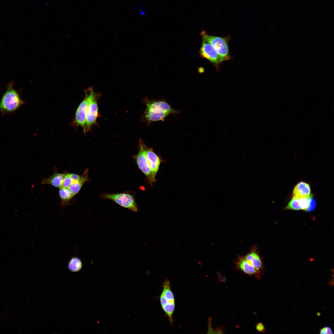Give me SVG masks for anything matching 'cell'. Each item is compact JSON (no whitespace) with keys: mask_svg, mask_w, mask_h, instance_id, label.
I'll return each instance as SVG.
<instances>
[{"mask_svg":"<svg viewBox=\"0 0 334 334\" xmlns=\"http://www.w3.org/2000/svg\"><path fill=\"white\" fill-rule=\"evenodd\" d=\"M144 101L146 105L144 117L148 122L163 120L169 114L177 112L165 101H151L146 98Z\"/></svg>","mask_w":334,"mask_h":334,"instance_id":"6da1fadb","label":"cell"},{"mask_svg":"<svg viewBox=\"0 0 334 334\" xmlns=\"http://www.w3.org/2000/svg\"><path fill=\"white\" fill-rule=\"evenodd\" d=\"M24 103L18 92L10 84L0 102V112L2 114L11 113L17 110Z\"/></svg>","mask_w":334,"mask_h":334,"instance_id":"7a4b0ae2","label":"cell"},{"mask_svg":"<svg viewBox=\"0 0 334 334\" xmlns=\"http://www.w3.org/2000/svg\"><path fill=\"white\" fill-rule=\"evenodd\" d=\"M202 37L205 39L214 47L222 62L230 59L229 51L228 37H221L208 35L204 30L200 33Z\"/></svg>","mask_w":334,"mask_h":334,"instance_id":"3957f363","label":"cell"},{"mask_svg":"<svg viewBox=\"0 0 334 334\" xmlns=\"http://www.w3.org/2000/svg\"><path fill=\"white\" fill-rule=\"evenodd\" d=\"M85 92L84 99L77 109L73 122L75 126L82 127L83 130L85 129L86 113L88 105L92 99L98 94L94 92L92 87L85 90Z\"/></svg>","mask_w":334,"mask_h":334,"instance_id":"277c9868","label":"cell"},{"mask_svg":"<svg viewBox=\"0 0 334 334\" xmlns=\"http://www.w3.org/2000/svg\"><path fill=\"white\" fill-rule=\"evenodd\" d=\"M102 197L111 200L119 205L133 212H137L138 211L135 198L129 193L108 194L102 195Z\"/></svg>","mask_w":334,"mask_h":334,"instance_id":"5b68a950","label":"cell"},{"mask_svg":"<svg viewBox=\"0 0 334 334\" xmlns=\"http://www.w3.org/2000/svg\"><path fill=\"white\" fill-rule=\"evenodd\" d=\"M143 143L141 140L139 143V150L135 156V159L139 168L145 174L151 185L154 182L151 169L146 156L143 147Z\"/></svg>","mask_w":334,"mask_h":334,"instance_id":"8992f818","label":"cell"},{"mask_svg":"<svg viewBox=\"0 0 334 334\" xmlns=\"http://www.w3.org/2000/svg\"><path fill=\"white\" fill-rule=\"evenodd\" d=\"M202 42L200 50L201 57L209 60L216 66L222 62L214 47L205 39L202 37Z\"/></svg>","mask_w":334,"mask_h":334,"instance_id":"52a82bcc","label":"cell"},{"mask_svg":"<svg viewBox=\"0 0 334 334\" xmlns=\"http://www.w3.org/2000/svg\"><path fill=\"white\" fill-rule=\"evenodd\" d=\"M99 96L100 94H98L92 99L88 105L86 113L85 127L83 130L85 133L89 131L96 123L99 115L97 101Z\"/></svg>","mask_w":334,"mask_h":334,"instance_id":"ba28073f","label":"cell"},{"mask_svg":"<svg viewBox=\"0 0 334 334\" xmlns=\"http://www.w3.org/2000/svg\"><path fill=\"white\" fill-rule=\"evenodd\" d=\"M143 147L145 154L151 170L153 180L154 182L161 162V159L152 148H148L144 143Z\"/></svg>","mask_w":334,"mask_h":334,"instance_id":"9c48e42d","label":"cell"},{"mask_svg":"<svg viewBox=\"0 0 334 334\" xmlns=\"http://www.w3.org/2000/svg\"><path fill=\"white\" fill-rule=\"evenodd\" d=\"M236 268L250 276H254L257 279H259L261 273L250 263L244 256L238 255L235 261Z\"/></svg>","mask_w":334,"mask_h":334,"instance_id":"30bf717a","label":"cell"},{"mask_svg":"<svg viewBox=\"0 0 334 334\" xmlns=\"http://www.w3.org/2000/svg\"><path fill=\"white\" fill-rule=\"evenodd\" d=\"M244 257L259 272L261 273L263 270L264 267L262 259L257 245H253Z\"/></svg>","mask_w":334,"mask_h":334,"instance_id":"8fae6325","label":"cell"},{"mask_svg":"<svg viewBox=\"0 0 334 334\" xmlns=\"http://www.w3.org/2000/svg\"><path fill=\"white\" fill-rule=\"evenodd\" d=\"M312 197V195L311 194L306 198L300 199L293 198L285 208L293 210H303L305 211L309 207Z\"/></svg>","mask_w":334,"mask_h":334,"instance_id":"7c38bea8","label":"cell"},{"mask_svg":"<svg viewBox=\"0 0 334 334\" xmlns=\"http://www.w3.org/2000/svg\"><path fill=\"white\" fill-rule=\"evenodd\" d=\"M310 189L309 185L304 182H301L294 187L293 196L296 199L306 198L310 195Z\"/></svg>","mask_w":334,"mask_h":334,"instance_id":"4fadbf2b","label":"cell"},{"mask_svg":"<svg viewBox=\"0 0 334 334\" xmlns=\"http://www.w3.org/2000/svg\"><path fill=\"white\" fill-rule=\"evenodd\" d=\"M65 173H55L52 176L44 178L42 181V184H49L54 187L60 188L62 187V183Z\"/></svg>","mask_w":334,"mask_h":334,"instance_id":"5bb4252c","label":"cell"},{"mask_svg":"<svg viewBox=\"0 0 334 334\" xmlns=\"http://www.w3.org/2000/svg\"><path fill=\"white\" fill-rule=\"evenodd\" d=\"M88 169L85 170L82 174V178L79 181L73 182L68 188L73 196L76 195L80 191L84 183L89 180L88 173Z\"/></svg>","mask_w":334,"mask_h":334,"instance_id":"9a60e30c","label":"cell"},{"mask_svg":"<svg viewBox=\"0 0 334 334\" xmlns=\"http://www.w3.org/2000/svg\"><path fill=\"white\" fill-rule=\"evenodd\" d=\"M161 294L168 301L175 302L174 296L171 289L170 282L167 279L165 280L163 282V289Z\"/></svg>","mask_w":334,"mask_h":334,"instance_id":"2e32d148","label":"cell"},{"mask_svg":"<svg viewBox=\"0 0 334 334\" xmlns=\"http://www.w3.org/2000/svg\"><path fill=\"white\" fill-rule=\"evenodd\" d=\"M82 266L81 260L78 258L74 257L69 260L68 265L69 270L72 272H76L80 271Z\"/></svg>","mask_w":334,"mask_h":334,"instance_id":"e0dca14e","label":"cell"},{"mask_svg":"<svg viewBox=\"0 0 334 334\" xmlns=\"http://www.w3.org/2000/svg\"><path fill=\"white\" fill-rule=\"evenodd\" d=\"M59 194L64 206L73 197L68 188L62 187L59 188Z\"/></svg>","mask_w":334,"mask_h":334,"instance_id":"ac0fdd59","label":"cell"},{"mask_svg":"<svg viewBox=\"0 0 334 334\" xmlns=\"http://www.w3.org/2000/svg\"><path fill=\"white\" fill-rule=\"evenodd\" d=\"M73 182L69 176L68 173H65L62 183V187L69 188Z\"/></svg>","mask_w":334,"mask_h":334,"instance_id":"d6986e66","label":"cell"},{"mask_svg":"<svg viewBox=\"0 0 334 334\" xmlns=\"http://www.w3.org/2000/svg\"><path fill=\"white\" fill-rule=\"evenodd\" d=\"M316 205V202L315 199L312 197L311 199L310 205L308 208L305 211H311L313 210Z\"/></svg>","mask_w":334,"mask_h":334,"instance_id":"ffe728a7","label":"cell"},{"mask_svg":"<svg viewBox=\"0 0 334 334\" xmlns=\"http://www.w3.org/2000/svg\"><path fill=\"white\" fill-rule=\"evenodd\" d=\"M68 174L73 182L79 181L82 177V175H80L75 173H68Z\"/></svg>","mask_w":334,"mask_h":334,"instance_id":"44dd1931","label":"cell"},{"mask_svg":"<svg viewBox=\"0 0 334 334\" xmlns=\"http://www.w3.org/2000/svg\"><path fill=\"white\" fill-rule=\"evenodd\" d=\"M256 330L260 332H265V328L263 324L260 322L258 323L256 326Z\"/></svg>","mask_w":334,"mask_h":334,"instance_id":"7402d4cb","label":"cell"},{"mask_svg":"<svg viewBox=\"0 0 334 334\" xmlns=\"http://www.w3.org/2000/svg\"><path fill=\"white\" fill-rule=\"evenodd\" d=\"M332 329L329 327H326L321 329L320 331V334H332Z\"/></svg>","mask_w":334,"mask_h":334,"instance_id":"603a6c76","label":"cell"},{"mask_svg":"<svg viewBox=\"0 0 334 334\" xmlns=\"http://www.w3.org/2000/svg\"><path fill=\"white\" fill-rule=\"evenodd\" d=\"M139 13L141 15H144L146 14L145 11L143 10L142 5H140L139 7Z\"/></svg>","mask_w":334,"mask_h":334,"instance_id":"cb8c5ba5","label":"cell"}]
</instances>
